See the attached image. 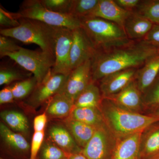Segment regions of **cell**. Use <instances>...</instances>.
<instances>
[{"label":"cell","instance_id":"33","mask_svg":"<svg viewBox=\"0 0 159 159\" xmlns=\"http://www.w3.org/2000/svg\"><path fill=\"white\" fill-rule=\"evenodd\" d=\"M21 48V47L18 45L11 38L0 35V56L1 58L5 57L6 54L17 52Z\"/></svg>","mask_w":159,"mask_h":159},{"label":"cell","instance_id":"22","mask_svg":"<svg viewBox=\"0 0 159 159\" xmlns=\"http://www.w3.org/2000/svg\"><path fill=\"white\" fill-rule=\"evenodd\" d=\"M68 117L97 128L106 124L102 112L96 107H74Z\"/></svg>","mask_w":159,"mask_h":159},{"label":"cell","instance_id":"42","mask_svg":"<svg viewBox=\"0 0 159 159\" xmlns=\"http://www.w3.org/2000/svg\"><path fill=\"white\" fill-rule=\"evenodd\" d=\"M149 159H159V152Z\"/></svg>","mask_w":159,"mask_h":159},{"label":"cell","instance_id":"40","mask_svg":"<svg viewBox=\"0 0 159 159\" xmlns=\"http://www.w3.org/2000/svg\"><path fill=\"white\" fill-rule=\"evenodd\" d=\"M144 114L159 119V106L145 110Z\"/></svg>","mask_w":159,"mask_h":159},{"label":"cell","instance_id":"2","mask_svg":"<svg viewBox=\"0 0 159 159\" xmlns=\"http://www.w3.org/2000/svg\"><path fill=\"white\" fill-rule=\"evenodd\" d=\"M100 110L106 125L117 139L143 131L159 121L155 117L122 108L107 98L102 99Z\"/></svg>","mask_w":159,"mask_h":159},{"label":"cell","instance_id":"38","mask_svg":"<svg viewBox=\"0 0 159 159\" xmlns=\"http://www.w3.org/2000/svg\"><path fill=\"white\" fill-rule=\"evenodd\" d=\"M117 5L126 11H134L141 2L140 0H115Z\"/></svg>","mask_w":159,"mask_h":159},{"label":"cell","instance_id":"9","mask_svg":"<svg viewBox=\"0 0 159 159\" xmlns=\"http://www.w3.org/2000/svg\"><path fill=\"white\" fill-rule=\"evenodd\" d=\"M67 76L54 74L51 70L40 83L38 84L28 99L29 104L37 107L48 101L61 91Z\"/></svg>","mask_w":159,"mask_h":159},{"label":"cell","instance_id":"39","mask_svg":"<svg viewBox=\"0 0 159 159\" xmlns=\"http://www.w3.org/2000/svg\"><path fill=\"white\" fill-rule=\"evenodd\" d=\"M14 96L11 86L6 87L0 91V104H6L14 102Z\"/></svg>","mask_w":159,"mask_h":159},{"label":"cell","instance_id":"6","mask_svg":"<svg viewBox=\"0 0 159 159\" xmlns=\"http://www.w3.org/2000/svg\"><path fill=\"white\" fill-rule=\"evenodd\" d=\"M26 70L33 74L37 84L47 77L54 65L55 57L42 51H32L21 48L15 53L5 55Z\"/></svg>","mask_w":159,"mask_h":159},{"label":"cell","instance_id":"3","mask_svg":"<svg viewBox=\"0 0 159 159\" xmlns=\"http://www.w3.org/2000/svg\"><path fill=\"white\" fill-rule=\"evenodd\" d=\"M16 28L1 29V35L26 44H35L41 51L54 56L55 39L58 27H53L36 20L20 18ZM55 57V56H54Z\"/></svg>","mask_w":159,"mask_h":159},{"label":"cell","instance_id":"18","mask_svg":"<svg viewBox=\"0 0 159 159\" xmlns=\"http://www.w3.org/2000/svg\"><path fill=\"white\" fill-rule=\"evenodd\" d=\"M140 151L142 159H149L159 152V121L142 132Z\"/></svg>","mask_w":159,"mask_h":159},{"label":"cell","instance_id":"7","mask_svg":"<svg viewBox=\"0 0 159 159\" xmlns=\"http://www.w3.org/2000/svg\"><path fill=\"white\" fill-rule=\"evenodd\" d=\"M117 140L105 124L97 128L82 153L87 159H111Z\"/></svg>","mask_w":159,"mask_h":159},{"label":"cell","instance_id":"28","mask_svg":"<svg viewBox=\"0 0 159 159\" xmlns=\"http://www.w3.org/2000/svg\"><path fill=\"white\" fill-rule=\"evenodd\" d=\"M98 2L99 0H71L69 14L78 20L87 17Z\"/></svg>","mask_w":159,"mask_h":159},{"label":"cell","instance_id":"21","mask_svg":"<svg viewBox=\"0 0 159 159\" xmlns=\"http://www.w3.org/2000/svg\"><path fill=\"white\" fill-rule=\"evenodd\" d=\"M64 123L77 145L82 149L92 139L97 129L96 127L69 117L64 120Z\"/></svg>","mask_w":159,"mask_h":159},{"label":"cell","instance_id":"17","mask_svg":"<svg viewBox=\"0 0 159 159\" xmlns=\"http://www.w3.org/2000/svg\"><path fill=\"white\" fill-rule=\"evenodd\" d=\"M153 25L148 20L133 11L125 20L123 29L129 39L137 41L144 39Z\"/></svg>","mask_w":159,"mask_h":159},{"label":"cell","instance_id":"24","mask_svg":"<svg viewBox=\"0 0 159 159\" xmlns=\"http://www.w3.org/2000/svg\"><path fill=\"white\" fill-rule=\"evenodd\" d=\"M0 135L3 142L13 150L21 153L30 150V145L24 136L12 131L2 122L0 123Z\"/></svg>","mask_w":159,"mask_h":159},{"label":"cell","instance_id":"26","mask_svg":"<svg viewBox=\"0 0 159 159\" xmlns=\"http://www.w3.org/2000/svg\"><path fill=\"white\" fill-rule=\"evenodd\" d=\"M21 68L15 66L4 65L0 68V85H8L16 80H22L29 78L31 73Z\"/></svg>","mask_w":159,"mask_h":159},{"label":"cell","instance_id":"1","mask_svg":"<svg viewBox=\"0 0 159 159\" xmlns=\"http://www.w3.org/2000/svg\"><path fill=\"white\" fill-rule=\"evenodd\" d=\"M159 54V50L144 40L119 47L97 51L92 60V80L94 82L118 71L139 69L151 57Z\"/></svg>","mask_w":159,"mask_h":159},{"label":"cell","instance_id":"36","mask_svg":"<svg viewBox=\"0 0 159 159\" xmlns=\"http://www.w3.org/2000/svg\"><path fill=\"white\" fill-rule=\"evenodd\" d=\"M143 40L159 50V24H154Z\"/></svg>","mask_w":159,"mask_h":159},{"label":"cell","instance_id":"12","mask_svg":"<svg viewBox=\"0 0 159 159\" xmlns=\"http://www.w3.org/2000/svg\"><path fill=\"white\" fill-rule=\"evenodd\" d=\"M104 98L110 99L116 105L127 110L144 114L145 107L143 93L135 80L119 93Z\"/></svg>","mask_w":159,"mask_h":159},{"label":"cell","instance_id":"32","mask_svg":"<svg viewBox=\"0 0 159 159\" xmlns=\"http://www.w3.org/2000/svg\"><path fill=\"white\" fill-rule=\"evenodd\" d=\"M43 6L54 12L69 14L71 0H40Z\"/></svg>","mask_w":159,"mask_h":159},{"label":"cell","instance_id":"25","mask_svg":"<svg viewBox=\"0 0 159 159\" xmlns=\"http://www.w3.org/2000/svg\"><path fill=\"white\" fill-rule=\"evenodd\" d=\"M0 116L11 129L24 134L29 132V121L22 113L13 110L3 111L0 113Z\"/></svg>","mask_w":159,"mask_h":159},{"label":"cell","instance_id":"35","mask_svg":"<svg viewBox=\"0 0 159 159\" xmlns=\"http://www.w3.org/2000/svg\"><path fill=\"white\" fill-rule=\"evenodd\" d=\"M44 138V131L34 132L30 146V155L29 159H37Z\"/></svg>","mask_w":159,"mask_h":159},{"label":"cell","instance_id":"20","mask_svg":"<svg viewBox=\"0 0 159 159\" xmlns=\"http://www.w3.org/2000/svg\"><path fill=\"white\" fill-rule=\"evenodd\" d=\"M47 102L45 111L48 116L51 118L65 119L70 116L74 108V101L61 92Z\"/></svg>","mask_w":159,"mask_h":159},{"label":"cell","instance_id":"37","mask_svg":"<svg viewBox=\"0 0 159 159\" xmlns=\"http://www.w3.org/2000/svg\"><path fill=\"white\" fill-rule=\"evenodd\" d=\"M48 119L46 111L35 117L33 122L34 132L44 131Z\"/></svg>","mask_w":159,"mask_h":159},{"label":"cell","instance_id":"34","mask_svg":"<svg viewBox=\"0 0 159 159\" xmlns=\"http://www.w3.org/2000/svg\"><path fill=\"white\" fill-rule=\"evenodd\" d=\"M0 25L5 27V29H12L19 26L20 23L16 17L15 13L7 11L1 6Z\"/></svg>","mask_w":159,"mask_h":159},{"label":"cell","instance_id":"4","mask_svg":"<svg viewBox=\"0 0 159 159\" xmlns=\"http://www.w3.org/2000/svg\"><path fill=\"white\" fill-rule=\"evenodd\" d=\"M79 20L80 28L97 51H106L132 41L124 29L116 23L97 17H86Z\"/></svg>","mask_w":159,"mask_h":159},{"label":"cell","instance_id":"11","mask_svg":"<svg viewBox=\"0 0 159 159\" xmlns=\"http://www.w3.org/2000/svg\"><path fill=\"white\" fill-rule=\"evenodd\" d=\"M97 52L90 40L80 27L73 30V39L70 57V71L89 60Z\"/></svg>","mask_w":159,"mask_h":159},{"label":"cell","instance_id":"43","mask_svg":"<svg viewBox=\"0 0 159 159\" xmlns=\"http://www.w3.org/2000/svg\"><path fill=\"white\" fill-rule=\"evenodd\" d=\"M5 159L2 158H1V159Z\"/></svg>","mask_w":159,"mask_h":159},{"label":"cell","instance_id":"30","mask_svg":"<svg viewBox=\"0 0 159 159\" xmlns=\"http://www.w3.org/2000/svg\"><path fill=\"white\" fill-rule=\"evenodd\" d=\"M70 155L48 140L43 143L37 159H68Z\"/></svg>","mask_w":159,"mask_h":159},{"label":"cell","instance_id":"8","mask_svg":"<svg viewBox=\"0 0 159 159\" xmlns=\"http://www.w3.org/2000/svg\"><path fill=\"white\" fill-rule=\"evenodd\" d=\"M73 39V30L58 27L55 39V63L51 70L54 74L68 76L70 73V57Z\"/></svg>","mask_w":159,"mask_h":159},{"label":"cell","instance_id":"14","mask_svg":"<svg viewBox=\"0 0 159 159\" xmlns=\"http://www.w3.org/2000/svg\"><path fill=\"white\" fill-rule=\"evenodd\" d=\"M133 12L122 9L115 0H99L96 8L87 17L102 19L116 23L123 28L125 20Z\"/></svg>","mask_w":159,"mask_h":159},{"label":"cell","instance_id":"10","mask_svg":"<svg viewBox=\"0 0 159 159\" xmlns=\"http://www.w3.org/2000/svg\"><path fill=\"white\" fill-rule=\"evenodd\" d=\"M92 60H89L71 71L61 93L73 101L93 82Z\"/></svg>","mask_w":159,"mask_h":159},{"label":"cell","instance_id":"13","mask_svg":"<svg viewBox=\"0 0 159 159\" xmlns=\"http://www.w3.org/2000/svg\"><path fill=\"white\" fill-rule=\"evenodd\" d=\"M138 69L131 68L118 71L100 80L99 88L102 98L117 93L134 80Z\"/></svg>","mask_w":159,"mask_h":159},{"label":"cell","instance_id":"19","mask_svg":"<svg viewBox=\"0 0 159 159\" xmlns=\"http://www.w3.org/2000/svg\"><path fill=\"white\" fill-rule=\"evenodd\" d=\"M159 74V54L148 59L138 69L136 75V82L142 93L153 83Z\"/></svg>","mask_w":159,"mask_h":159},{"label":"cell","instance_id":"23","mask_svg":"<svg viewBox=\"0 0 159 159\" xmlns=\"http://www.w3.org/2000/svg\"><path fill=\"white\" fill-rule=\"evenodd\" d=\"M102 97L99 86L91 82L74 101V107H96L100 109Z\"/></svg>","mask_w":159,"mask_h":159},{"label":"cell","instance_id":"41","mask_svg":"<svg viewBox=\"0 0 159 159\" xmlns=\"http://www.w3.org/2000/svg\"><path fill=\"white\" fill-rule=\"evenodd\" d=\"M68 159H87L81 152L73 154L69 156Z\"/></svg>","mask_w":159,"mask_h":159},{"label":"cell","instance_id":"27","mask_svg":"<svg viewBox=\"0 0 159 159\" xmlns=\"http://www.w3.org/2000/svg\"><path fill=\"white\" fill-rule=\"evenodd\" d=\"M134 12L153 24H159V0L141 1Z\"/></svg>","mask_w":159,"mask_h":159},{"label":"cell","instance_id":"15","mask_svg":"<svg viewBox=\"0 0 159 159\" xmlns=\"http://www.w3.org/2000/svg\"><path fill=\"white\" fill-rule=\"evenodd\" d=\"M142 132L117 139L111 159H142L140 151Z\"/></svg>","mask_w":159,"mask_h":159},{"label":"cell","instance_id":"16","mask_svg":"<svg viewBox=\"0 0 159 159\" xmlns=\"http://www.w3.org/2000/svg\"><path fill=\"white\" fill-rule=\"evenodd\" d=\"M48 135L51 142L69 155L82 152V148L77 145L64 125L60 124L51 125L49 129Z\"/></svg>","mask_w":159,"mask_h":159},{"label":"cell","instance_id":"29","mask_svg":"<svg viewBox=\"0 0 159 159\" xmlns=\"http://www.w3.org/2000/svg\"><path fill=\"white\" fill-rule=\"evenodd\" d=\"M37 84V80L33 77L20 80L10 86L15 100L23 99L28 97L31 94Z\"/></svg>","mask_w":159,"mask_h":159},{"label":"cell","instance_id":"5","mask_svg":"<svg viewBox=\"0 0 159 159\" xmlns=\"http://www.w3.org/2000/svg\"><path fill=\"white\" fill-rule=\"evenodd\" d=\"M17 19L27 18L36 20L55 27H63L74 30L80 27V20L71 15L50 11L43 6L40 0H25L15 13Z\"/></svg>","mask_w":159,"mask_h":159},{"label":"cell","instance_id":"31","mask_svg":"<svg viewBox=\"0 0 159 159\" xmlns=\"http://www.w3.org/2000/svg\"><path fill=\"white\" fill-rule=\"evenodd\" d=\"M143 97L145 111L147 109L159 106V74L153 83L143 94Z\"/></svg>","mask_w":159,"mask_h":159}]
</instances>
